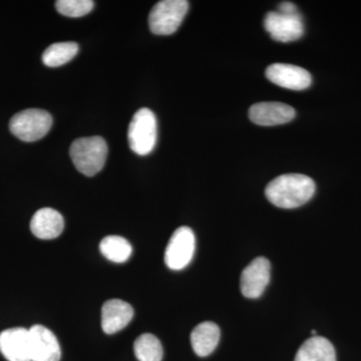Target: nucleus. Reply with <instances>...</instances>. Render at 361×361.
<instances>
[{
    "label": "nucleus",
    "instance_id": "nucleus-1",
    "mask_svg": "<svg viewBox=\"0 0 361 361\" xmlns=\"http://www.w3.org/2000/svg\"><path fill=\"white\" fill-rule=\"evenodd\" d=\"M315 183L308 176L285 174L271 180L265 195L273 205L282 209H295L311 200L315 193Z\"/></svg>",
    "mask_w": 361,
    "mask_h": 361
},
{
    "label": "nucleus",
    "instance_id": "nucleus-2",
    "mask_svg": "<svg viewBox=\"0 0 361 361\" xmlns=\"http://www.w3.org/2000/svg\"><path fill=\"white\" fill-rule=\"evenodd\" d=\"M71 161L82 174L92 177L97 175L106 163L108 145L102 137H80L71 144Z\"/></svg>",
    "mask_w": 361,
    "mask_h": 361
},
{
    "label": "nucleus",
    "instance_id": "nucleus-3",
    "mask_svg": "<svg viewBox=\"0 0 361 361\" xmlns=\"http://www.w3.org/2000/svg\"><path fill=\"white\" fill-rule=\"evenodd\" d=\"M158 139V123L155 114L148 108L140 109L133 116L128 130V141L132 151L139 156L153 152Z\"/></svg>",
    "mask_w": 361,
    "mask_h": 361
},
{
    "label": "nucleus",
    "instance_id": "nucleus-4",
    "mask_svg": "<svg viewBox=\"0 0 361 361\" xmlns=\"http://www.w3.org/2000/svg\"><path fill=\"white\" fill-rule=\"evenodd\" d=\"M52 116L40 109H27L11 118L9 129L23 142H35L42 139L51 129Z\"/></svg>",
    "mask_w": 361,
    "mask_h": 361
},
{
    "label": "nucleus",
    "instance_id": "nucleus-5",
    "mask_svg": "<svg viewBox=\"0 0 361 361\" xmlns=\"http://www.w3.org/2000/svg\"><path fill=\"white\" fill-rule=\"evenodd\" d=\"M189 9L187 0H163L149 16V30L157 35H170L177 32Z\"/></svg>",
    "mask_w": 361,
    "mask_h": 361
},
{
    "label": "nucleus",
    "instance_id": "nucleus-6",
    "mask_svg": "<svg viewBox=\"0 0 361 361\" xmlns=\"http://www.w3.org/2000/svg\"><path fill=\"white\" fill-rule=\"evenodd\" d=\"M196 238L191 228L183 226L173 233L165 252V263L171 270L186 268L194 257Z\"/></svg>",
    "mask_w": 361,
    "mask_h": 361
},
{
    "label": "nucleus",
    "instance_id": "nucleus-7",
    "mask_svg": "<svg viewBox=\"0 0 361 361\" xmlns=\"http://www.w3.org/2000/svg\"><path fill=\"white\" fill-rule=\"evenodd\" d=\"M264 27L273 39L279 42H291L304 35L303 18L300 13L286 14L271 11L265 16Z\"/></svg>",
    "mask_w": 361,
    "mask_h": 361
},
{
    "label": "nucleus",
    "instance_id": "nucleus-8",
    "mask_svg": "<svg viewBox=\"0 0 361 361\" xmlns=\"http://www.w3.org/2000/svg\"><path fill=\"white\" fill-rule=\"evenodd\" d=\"M270 279L269 260L265 257L255 258L242 272L240 289L246 298H259L264 293Z\"/></svg>",
    "mask_w": 361,
    "mask_h": 361
},
{
    "label": "nucleus",
    "instance_id": "nucleus-9",
    "mask_svg": "<svg viewBox=\"0 0 361 361\" xmlns=\"http://www.w3.org/2000/svg\"><path fill=\"white\" fill-rule=\"evenodd\" d=\"M266 77L271 82L292 90L308 89L312 78L305 68L287 63H273L266 70Z\"/></svg>",
    "mask_w": 361,
    "mask_h": 361
},
{
    "label": "nucleus",
    "instance_id": "nucleus-10",
    "mask_svg": "<svg viewBox=\"0 0 361 361\" xmlns=\"http://www.w3.org/2000/svg\"><path fill=\"white\" fill-rule=\"evenodd\" d=\"M0 353L8 361H32L30 329L16 327L2 331Z\"/></svg>",
    "mask_w": 361,
    "mask_h": 361
},
{
    "label": "nucleus",
    "instance_id": "nucleus-11",
    "mask_svg": "<svg viewBox=\"0 0 361 361\" xmlns=\"http://www.w3.org/2000/svg\"><path fill=\"white\" fill-rule=\"evenodd\" d=\"M296 111L292 106L278 102H263L253 104L249 110V118L254 123L264 127L283 125L295 118Z\"/></svg>",
    "mask_w": 361,
    "mask_h": 361
},
{
    "label": "nucleus",
    "instance_id": "nucleus-12",
    "mask_svg": "<svg viewBox=\"0 0 361 361\" xmlns=\"http://www.w3.org/2000/svg\"><path fill=\"white\" fill-rule=\"evenodd\" d=\"M30 336L32 361L61 360V345L51 330L42 325H33Z\"/></svg>",
    "mask_w": 361,
    "mask_h": 361
},
{
    "label": "nucleus",
    "instance_id": "nucleus-13",
    "mask_svg": "<svg viewBox=\"0 0 361 361\" xmlns=\"http://www.w3.org/2000/svg\"><path fill=\"white\" fill-rule=\"evenodd\" d=\"M133 317L132 305L120 299H111L102 308V329L106 334H115L128 326Z\"/></svg>",
    "mask_w": 361,
    "mask_h": 361
},
{
    "label": "nucleus",
    "instance_id": "nucleus-14",
    "mask_svg": "<svg viewBox=\"0 0 361 361\" xmlns=\"http://www.w3.org/2000/svg\"><path fill=\"white\" fill-rule=\"evenodd\" d=\"M65 221L61 214L52 208H42L37 211L30 221V230L37 238L51 240L63 231Z\"/></svg>",
    "mask_w": 361,
    "mask_h": 361
},
{
    "label": "nucleus",
    "instance_id": "nucleus-15",
    "mask_svg": "<svg viewBox=\"0 0 361 361\" xmlns=\"http://www.w3.org/2000/svg\"><path fill=\"white\" fill-rule=\"evenodd\" d=\"M221 331L219 326L214 322L200 323L191 334V344L193 350L200 357L210 355L218 346Z\"/></svg>",
    "mask_w": 361,
    "mask_h": 361
},
{
    "label": "nucleus",
    "instance_id": "nucleus-16",
    "mask_svg": "<svg viewBox=\"0 0 361 361\" xmlns=\"http://www.w3.org/2000/svg\"><path fill=\"white\" fill-rule=\"evenodd\" d=\"M294 361H336V349L329 339L312 336L297 351Z\"/></svg>",
    "mask_w": 361,
    "mask_h": 361
},
{
    "label": "nucleus",
    "instance_id": "nucleus-17",
    "mask_svg": "<svg viewBox=\"0 0 361 361\" xmlns=\"http://www.w3.org/2000/svg\"><path fill=\"white\" fill-rule=\"evenodd\" d=\"M99 251L104 257L115 263H123L129 260L133 253V247L127 239L121 236L104 237L99 243Z\"/></svg>",
    "mask_w": 361,
    "mask_h": 361
},
{
    "label": "nucleus",
    "instance_id": "nucleus-18",
    "mask_svg": "<svg viewBox=\"0 0 361 361\" xmlns=\"http://www.w3.org/2000/svg\"><path fill=\"white\" fill-rule=\"evenodd\" d=\"M78 52V45L75 42H56L45 49L42 61L49 68H59L71 61Z\"/></svg>",
    "mask_w": 361,
    "mask_h": 361
},
{
    "label": "nucleus",
    "instance_id": "nucleus-19",
    "mask_svg": "<svg viewBox=\"0 0 361 361\" xmlns=\"http://www.w3.org/2000/svg\"><path fill=\"white\" fill-rule=\"evenodd\" d=\"M134 351L139 361H161L164 351L161 341L153 334H145L135 341Z\"/></svg>",
    "mask_w": 361,
    "mask_h": 361
},
{
    "label": "nucleus",
    "instance_id": "nucleus-20",
    "mask_svg": "<svg viewBox=\"0 0 361 361\" xmlns=\"http://www.w3.org/2000/svg\"><path fill=\"white\" fill-rule=\"evenodd\" d=\"M92 0H59L56 2V11L68 18H82L94 9Z\"/></svg>",
    "mask_w": 361,
    "mask_h": 361
},
{
    "label": "nucleus",
    "instance_id": "nucleus-21",
    "mask_svg": "<svg viewBox=\"0 0 361 361\" xmlns=\"http://www.w3.org/2000/svg\"><path fill=\"white\" fill-rule=\"evenodd\" d=\"M280 13H286V14H295L298 13V11H297V7L295 4H292V2L286 1L282 2L279 6Z\"/></svg>",
    "mask_w": 361,
    "mask_h": 361
}]
</instances>
